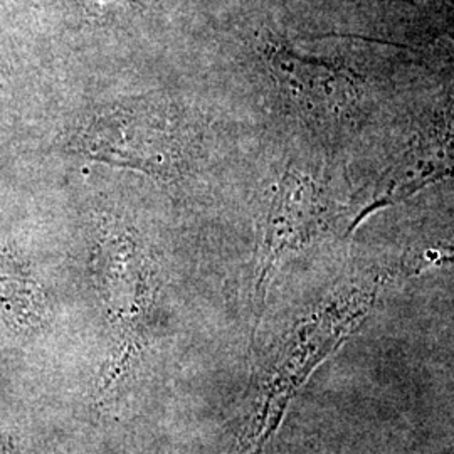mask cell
Returning <instances> with one entry per match:
<instances>
[{"mask_svg": "<svg viewBox=\"0 0 454 454\" xmlns=\"http://www.w3.org/2000/svg\"><path fill=\"white\" fill-rule=\"evenodd\" d=\"M73 150L91 160L168 177L182 165L184 144L167 108L138 103L93 116L73 133Z\"/></svg>", "mask_w": 454, "mask_h": 454, "instance_id": "6da1fadb", "label": "cell"}, {"mask_svg": "<svg viewBox=\"0 0 454 454\" xmlns=\"http://www.w3.org/2000/svg\"><path fill=\"white\" fill-rule=\"evenodd\" d=\"M98 270L116 347L98 389L101 403L114 395L145 343L150 292L144 253L129 231L105 236L99 244Z\"/></svg>", "mask_w": 454, "mask_h": 454, "instance_id": "7a4b0ae2", "label": "cell"}, {"mask_svg": "<svg viewBox=\"0 0 454 454\" xmlns=\"http://www.w3.org/2000/svg\"><path fill=\"white\" fill-rule=\"evenodd\" d=\"M0 454H14L12 450H11V446H9V442L0 441Z\"/></svg>", "mask_w": 454, "mask_h": 454, "instance_id": "3957f363", "label": "cell"}]
</instances>
